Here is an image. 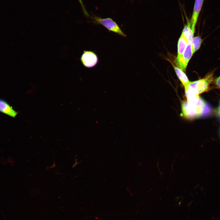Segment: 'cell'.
<instances>
[{
	"mask_svg": "<svg viewBox=\"0 0 220 220\" xmlns=\"http://www.w3.org/2000/svg\"><path fill=\"white\" fill-rule=\"evenodd\" d=\"M187 101L184 102L182 105L183 114L186 117L193 118L202 115L207 110L204 101L199 95L186 96Z\"/></svg>",
	"mask_w": 220,
	"mask_h": 220,
	"instance_id": "1",
	"label": "cell"
},
{
	"mask_svg": "<svg viewBox=\"0 0 220 220\" xmlns=\"http://www.w3.org/2000/svg\"><path fill=\"white\" fill-rule=\"evenodd\" d=\"M213 73L207 75L204 78L193 82H189L185 87L186 94L199 95L207 91L213 80Z\"/></svg>",
	"mask_w": 220,
	"mask_h": 220,
	"instance_id": "2",
	"label": "cell"
},
{
	"mask_svg": "<svg viewBox=\"0 0 220 220\" xmlns=\"http://www.w3.org/2000/svg\"><path fill=\"white\" fill-rule=\"evenodd\" d=\"M90 17L93 20L92 22L94 23L103 26L109 31L112 32L124 37L127 36L117 24L111 18H102L94 15L93 16H90Z\"/></svg>",
	"mask_w": 220,
	"mask_h": 220,
	"instance_id": "3",
	"label": "cell"
},
{
	"mask_svg": "<svg viewBox=\"0 0 220 220\" xmlns=\"http://www.w3.org/2000/svg\"><path fill=\"white\" fill-rule=\"evenodd\" d=\"M192 39L189 41L182 56L178 59H176V63L178 67L183 72L185 71L188 63L193 54L192 45Z\"/></svg>",
	"mask_w": 220,
	"mask_h": 220,
	"instance_id": "4",
	"label": "cell"
},
{
	"mask_svg": "<svg viewBox=\"0 0 220 220\" xmlns=\"http://www.w3.org/2000/svg\"><path fill=\"white\" fill-rule=\"evenodd\" d=\"M80 60L84 67L90 68L94 67L97 64L98 58L93 51L85 50L81 56Z\"/></svg>",
	"mask_w": 220,
	"mask_h": 220,
	"instance_id": "5",
	"label": "cell"
},
{
	"mask_svg": "<svg viewBox=\"0 0 220 220\" xmlns=\"http://www.w3.org/2000/svg\"><path fill=\"white\" fill-rule=\"evenodd\" d=\"M204 0H195L193 12L190 20L191 30L193 34Z\"/></svg>",
	"mask_w": 220,
	"mask_h": 220,
	"instance_id": "6",
	"label": "cell"
},
{
	"mask_svg": "<svg viewBox=\"0 0 220 220\" xmlns=\"http://www.w3.org/2000/svg\"><path fill=\"white\" fill-rule=\"evenodd\" d=\"M0 112L13 118H15L18 113L6 101L0 98Z\"/></svg>",
	"mask_w": 220,
	"mask_h": 220,
	"instance_id": "7",
	"label": "cell"
},
{
	"mask_svg": "<svg viewBox=\"0 0 220 220\" xmlns=\"http://www.w3.org/2000/svg\"><path fill=\"white\" fill-rule=\"evenodd\" d=\"M188 41L181 35L179 39L178 44V55L176 59L181 57L186 48Z\"/></svg>",
	"mask_w": 220,
	"mask_h": 220,
	"instance_id": "8",
	"label": "cell"
},
{
	"mask_svg": "<svg viewBox=\"0 0 220 220\" xmlns=\"http://www.w3.org/2000/svg\"><path fill=\"white\" fill-rule=\"evenodd\" d=\"M177 75L184 87H186L189 82L188 77L184 72L177 67L172 64Z\"/></svg>",
	"mask_w": 220,
	"mask_h": 220,
	"instance_id": "9",
	"label": "cell"
},
{
	"mask_svg": "<svg viewBox=\"0 0 220 220\" xmlns=\"http://www.w3.org/2000/svg\"><path fill=\"white\" fill-rule=\"evenodd\" d=\"M181 35L183 36L188 41L193 38V34L192 33L190 21L187 19V23L185 26L182 31Z\"/></svg>",
	"mask_w": 220,
	"mask_h": 220,
	"instance_id": "10",
	"label": "cell"
},
{
	"mask_svg": "<svg viewBox=\"0 0 220 220\" xmlns=\"http://www.w3.org/2000/svg\"><path fill=\"white\" fill-rule=\"evenodd\" d=\"M202 42V39L200 36H196L192 38V45L193 54L199 49Z\"/></svg>",
	"mask_w": 220,
	"mask_h": 220,
	"instance_id": "11",
	"label": "cell"
},
{
	"mask_svg": "<svg viewBox=\"0 0 220 220\" xmlns=\"http://www.w3.org/2000/svg\"><path fill=\"white\" fill-rule=\"evenodd\" d=\"M79 1L81 5L82 9L83 10V13L87 17H90V15L88 13L87 11H86L85 9V7L83 4V2L82 0H79Z\"/></svg>",
	"mask_w": 220,
	"mask_h": 220,
	"instance_id": "12",
	"label": "cell"
},
{
	"mask_svg": "<svg viewBox=\"0 0 220 220\" xmlns=\"http://www.w3.org/2000/svg\"><path fill=\"white\" fill-rule=\"evenodd\" d=\"M215 84L220 88V76L216 79Z\"/></svg>",
	"mask_w": 220,
	"mask_h": 220,
	"instance_id": "13",
	"label": "cell"
},
{
	"mask_svg": "<svg viewBox=\"0 0 220 220\" xmlns=\"http://www.w3.org/2000/svg\"><path fill=\"white\" fill-rule=\"evenodd\" d=\"M218 110H219V112H220V104L219 106V107L218 108Z\"/></svg>",
	"mask_w": 220,
	"mask_h": 220,
	"instance_id": "14",
	"label": "cell"
}]
</instances>
